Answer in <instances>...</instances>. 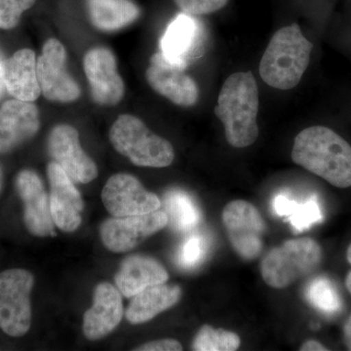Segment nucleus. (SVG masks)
<instances>
[{"label": "nucleus", "instance_id": "nucleus-1", "mask_svg": "<svg viewBox=\"0 0 351 351\" xmlns=\"http://www.w3.org/2000/svg\"><path fill=\"white\" fill-rule=\"evenodd\" d=\"M291 157L336 188L351 186V145L328 127L311 126L300 132Z\"/></svg>", "mask_w": 351, "mask_h": 351}, {"label": "nucleus", "instance_id": "nucleus-2", "mask_svg": "<svg viewBox=\"0 0 351 351\" xmlns=\"http://www.w3.org/2000/svg\"><path fill=\"white\" fill-rule=\"evenodd\" d=\"M258 90L250 71L232 73L226 78L218 97L215 114L225 127L228 144L237 149L257 141Z\"/></svg>", "mask_w": 351, "mask_h": 351}, {"label": "nucleus", "instance_id": "nucleus-3", "mask_svg": "<svg viewBox=\"0 0 351 351\" xmlns=\"http://www.w3.org/2000/svg\"><path fill=\"white\" fill-rule=\"evenodd\" d=\"M313 48L299 25L282 27L274 34L263 53L258 68L261 77L276 89H292L306 73Z\"/></svg>", "mask_w": 351, "mask_h": 351}, {"label": "nucleus", "instance_id": "nucleus-4", "mask_svg": "<svg viewBox=\"0 0 351 351\" xmlns=\"http://www.w3.org/2000/svg\"><path fill=\"white\" fill-rule=\"evenodd\" d=\"M113 149L141 167L164 168L173 163L175 151L165 138L152 133L138 117L121 114L110 130Z\"/></svg>", "mask_w": 351, "mask_h": 351}, {"label": "nucleus", "instance_id": "nucleus-5", "mask_svg": "<svg viewBox=\"0 0 351 351\" xmlns=\"http://www.w3.org/2000/svg\"><path fill=\"white\" fill-rule=\"evenodd\" d=\"M322 248L309 237L287 240L271 249L261 263L263 281L274 289H284L319 267Z\"/></svg>", "mask_w": 351, "mask_h": 351}, {"label": "nucleus", "instance_id": "nucleus-6", "mask_svg": "<svg viewBox=\"0 0 351 351\" xmlns=\"http://www.w3.org/2000/svg\"><path fill=\"white\" fill-rule=\"evenodd\" d=\"M34 277L22 269L0 274V329L14 338L29 332L32 324L31 293Z\"/></svg>", "mask_w": 351, "mask_h": 351}, {"label": "nucleus", "instance_id": "nucleus-7", "mask_svg": "<svg viewBox=\"0 0 351 351\" xmlns=\"http://www.w3.org/2000/svg\"><path fill=\"white\" fill-rule=\"evenodd\" d=\"M228 241L245 261L256 260L262 253L267 225L257 208L248 201L234 200L221 213Z\"/></svg>", "mask_w": 351, "mask_h": 351}, {"label": "nucleus", "instance_id": "nucleus-8", "mask_svg": "<svg viewBox=\"0 0 351 351\" xmlns=\"http://www.w3.org/2000/svg\"><path fill=\"white\" fill-rule=\"evenodd\" d=\"M66 48L61 41L49 38L36 60V73L41 94L46 100L71 103L80 98L82 89L66 69Z\"/></svg>", "mask_w": 351, "mask_h": 351}, {"label": "nucleus", "instance_id": "nucleus-9", "mask_svg": "<svg viewBox=\"0 0 351 351\" xmlns=\"http://www.w3.org/2000/svg\"><path fill=\"white\" fill-rule=\"evenodd\" d=\"M167 226V215L159 210L138 216L114 217L101 223V239L113 253H126Z\"/></svg>", "mask_w": 351, "mask_h": 351}, {"label": "nucleus", "instance_id": "nucleus-10", "mask_svg": "<svg viewBox=\"0 0 351 351\" xmlns=\"http://www.w3.org/2000/svg\"><path fill=\"white\" fill-rule=\"evenodd\" d=\"M101 200L112 216L129 217L160 209L158 196L147 191L137 178L125 173L112 176L101 191Z\"/></svg>", "mask_w": 351, "mask_h": 351}, {"label": "nucleus", "instance_id": "nucleus-11", "mask_svg": "<svg viewBox=\"0 0 351 351\" xmlns=\"http://www.w3.org/2000/svg\"><path fill=\"white\" fill-rule=\"evenodd\" d=\"M47 145L51 158L73 182L89 184L98 177V167L83 151L80 133L75 127L69 124L53 127Z\"/></svg>", "mask_w": 351, "mask_h": 351}, {"label": "nucleus", "instance_id": "nucleus-12", "mask_svg": "<svg viewBox=\"0 0 351 351\" xmlns=\"http://www.w3.org/2000/svg\"><path fill=\"white\" fill-rule=\"evenodd\" d=\"M83 69L95 103L105 107L119 105L125 94V85L117 71V58L106 47L87 51Z\"/></svg>", "mask_w": 351, "mask_h": 351}, {"label": "nucleus", "instance_id": "nucleus-13", "mask_svg": "<svg viewBox=\"0 0 351 351\" xmlns=\"http://www.w3.org/2000/svg\"><path fill=\"white\" fill-rule=\"evenodd\" d=\"M184 68L171 63L162 53L152 55L151 64L145 71L149 86L164 98L180 107L195 106L199 98V89L195 80Z\"/></svg>", "mask_w": 351, "mask_h": 351}, {"label": "nucleus", "instance_id": "nucleus-14", "mask_svg": "<svg viewBox=\"0 0 351 351\" xmlns=\"http://www.w3.org/2000/svg\"><path fill=\"white\" fill-rule=\"evenodd\" d=\"M205 32L195 16L181 13L168 25L161 38V53L171 63L186 69L204 52Z\"/></svg>", "mask_w": 351, "mask_h": 351}, {"label": "nucleus", "instance_id": "nucleus-15", "mask_svg": "<svg viewBox=\"0 0 351 351\" xmlns=\"http://www.w3.org/2000/svg\"><path fill=\"white\" fill-rule=\"evenodd\" d=\"M50 184V210L53 221L64 232H73L82 223L84 202L75 182L56 162L47 166Z\"/></svg>", "mask_w": 351, "mask_h": 351}, {"label": "nucleus", "instance_id": "nucleus-16", "mask_svg": "<svg viewBox=\"0 0 351 351\" xmlns=\"http://www.w3.org/2000/svg\"><path fill=\"white\" fill-rule=\"evenodd\" d=\"M16 189L24 203V221L34 237L55 235L50 199L43 180L34 171H21L16 177Z\"/></svg>", "mask_w": 351, "mask_h": 351}, {"label": "nucleus", "instance_id": "nucleus-17", "mask_svg": "<svg viewBox=\"0 0 351 351\" xmlns=\"http://www.w3.org/2000/svg\"><path fill=\"white\" fill-rule=\"evenodd\" d=\"M40 128L39 110L32 101L13 99L0 107V154L31 140Z\"/></svg>", "mask_w": 351, "mask_h": 351}, {"label": "nucleus", "instance_id": "nucleus-18", "mask_svg": "<svg viewBox=\"0 0 351 351\" xmlns=\"http://www.w3.org/2000/svg\"><path fill=\"white\" fill-rule=\"evenodd\" d=\"M124 309L119 289L110 283L95 289L93 306L83 315V334L90 341L105 338L121 322Z\"/></svg>", "mask_w": 351, "mask_h": 351}, {"label": "nucleus", "instance_id": "nucleus-19", "mask_svg": "<svg viewBox=\"0 0 351 351\" xmlns=\"http://www.w3.org/2000/svg\"><path fill=\"white\" fill-rule=\"evenodd\" d=\"M168 278L167 270L158 261L147 256L134 255L122 262L114 281L124 297L133 298L149 286L166 283Z\"/></svg>", "mask_w": 351, "mask_h": 351}, {"label": "nucleus", "instance_id": "nucleus-20", "mask_svg": "<svg viewBox=\"0 0 351 351\" xmlns=\"http://www.w3.org/2000/svg\"><path fill=\"white\" fill-rule=\"evenodd\" d=\"M36 60V53L31 49L18 50L5 60L4 84L14 99L34 103L40 96Z\"/></svg>", "mask_w": 351, "mask_h": 351}, {"label": "nucleus", "instance_id": "nucleus-21", "mask_svg": "<svg viewBox=\"0 0 351 351\" xmlns=\"http://www.w3.org/2000/svg\"><path fill=\"white\" fill-rule=\"evenodd\" d=\"M181 297L180 286L165 283L149 286L132 298L126 311L127 320L134 325L147 322L177 304Z\"/></svg>", "mask_w": 351, "mask_h": 351}, {"label": "nucleus", "instance_id": "nucleus-22", "mask_svg": "<svg viewBox=\"0 0 351 351\" xmlns=\"http://www.w3.org/2000/svg\"><path fill=\"white\" fill-rule=\"evenodd\" d=\"M89 19L101 32H115L131 25L141 10L132 0H86Z\"/></svg>", "mask_w": 351, "mask_h": 351}, {"label": "nucleus", "instance_id": "nucleus-23", "mask_svg": "<svg viewBox=\"0 0 351 351\" xmlns=\"http://www.w3.org/2000/svg\"><path fill=\"white\" fill-rule=\"evenodd\" d=\"M163 206L168 217V225L177 232H189L199 223V208L195 200L182 189H173L167 191L164 195Z\"/></svg>", "mask_w": 351, "mask_h": 351}, {"label": "nucleus", "instance_id": "nucleus-24", "mask_svg": "<svg viewBox=\"0 0 351 351\" xmlns=\"http://www.w3.org/2000/svg\"><path fill=\"white\" fill-rule=\"evenodd\" d=\"M274 210L278 216L287 219L297 232L308 230L314 223L322 221L323 218L319 203L315 196L306 202L300 203L288 196L279 195L274 198Z\"/></svg>", "mask_w": 351, "mask_h": 351}, {"label": "nucleus", "instance_id": "nucleus-25", "mask_svg": "<svg viewBox=\"0 0 351 351\" xmlns=\"http://www.w3.org/2000/svg\"><path fill=\"white\" fill-rule=\"evenodd\" d=\"M306 298L314 308L327 315L338 313L343 307L336 286L325 276H317L309 281L306 288Z\"/></svg>", "mask_w": 351, "mask_h": 351}, {"label": "nucleus", "instance_id": "nucleus-26", "mask_svg": "<svg viewBox=\"0 0 351 351\" xmlns=\"http://www.w3.org/2000/svg\"><path fill=\"white\" fill-rule=\"evenodd\" d=\"M241 345V339L235 332L225 329H215L210 325H203L193 341L195 351H234Z\"/></svg>", "mask_w": 351, "mask_h": 351}, {"label": "nucleus", "instance_id": "nucleus-27", "mask_svg": "<svg viewBox=\"0 0 351 351\" xmlns=\"http://www.w3.org/2000/svg\"><path fill=\"white\" fill-rule=\"evenodd\" d=\"M207 251V242L201 235H193L184 241L178 255V263L184 269H193L197 267Z\"/></svg>", "mask_w": 351, "mask_h": 351}, {"label": "nucleus", "instance_id": "nucleus-28", "mask_svg": "<svg viewBox=\"0 0 351 351\" xmlns=\"http://www.w3.org/2000/svg\"><path fill=\"white\" fill-rule=\"evenodd\" d=\"M36 0H0V29H12Z\"/></svg>", "mask_w": 351, "mask_h": 351}, {"label": "nucleus", "instance_id": "nucleus-29", "mask_svg": "<svg viewBox=\"0 0 351 351\" xmlns=\"http://www.w3.org/2000/svg\"><path fill=\"white\" fill-rule=\"evenodd\" d=\"M182 12L191 16L208 15L223 8L228 0H174Z\"/></svg>", "mask_w": 351, "mask_h": 351}, {"label": "nucleus", "instance_id": "nucleus-30", "mask_svg": "<svg viewBox=\"0 0 351 351\" xmlns=\"http://www.w3.org/2000/svg\"><path fill=\"white\" fill-rule=\"evenodd\" d=\"M138 351H181L182 346L177 339H164L159 341H149L145 345L138 346Z\"/></svg>", "mask_w": 351, "mask_h": 351}, {"label": "nucleus", "instance_id": "nucleus-31", "mask_svg": "<svg viewBox=\"0 0 351 351\" xmlns=\"http://www.w3.org/2000/svg\"><path fill=\"white\" fill-rule=\"evenodd\" d=\"M301 351H327L329 350L326 348L320 343L319 341H315V339H309V341H306V343H302L301 348H300Z\"/></svg>", "mask_w": 351, "mask_h": 351}, {"label": "nucleus", "instance_id": "nucleus-32", "mask_svg": "<svg viewBox=\"0 0 351 351\" xmlns=\"http://www.w3.org/2000/svg\"><path fill=\"white\" fill-rule=\"evenodd\" d=\"M6 58L4 57L3 52L0 49V101L5 94L6 88L4 84L3 71H4V63H5Z\"/></svg>", "mask_w": 351, "mask_h": 351}, {"label": "nucleus", "instance_id": "nucleus-33", "mask_svg": "<svg viewBox=\"0 0 351 351\" xmlns=\"http://www.w3.org/2000/svg\"><path fill=\"white\" fill-rule=\"evenodd\" d=\"M343 341L348 350H351V315L346 320L345 326H343Z\"/></svg>", "mask_w": 351, "mask_h": 351}, {"label": "nucleus", "instance_id": "nucleus-34", "mask_svg": "<svg viewBox=\"0 0 351 351\" xmlns=\"http://www.w3.org/2000/svg\"><path fill=\"white\" fill-rule=\"evenodd\" d=\"M346 287L348 289V292L351 294V271L348 274L346 278Z\"/></svg>", "mask_w": 351, "mask_h": 351}, {"label": "nucleus", "instance_id": "nucleus-35", "mask_svg": "<svg viewBox=\"0 0 351 351\" xmlns=\"http://www.w3.org/2000/svg\"><path fill=\"white\" fill-rule=\"evenodd\" d=\"M2 186H3V171L0 166V193H1Z\"/></svg>", "mask_w": 351, "mask_h": 351}, {"label": "nucleus", "instance_id": "nucleus-36", "mask_svg": "<svg viewBox=\"0 0 351 351\" xmlns=\"http://www.w3.org/2000/svg\"><path fill=\"white\" fill-rule=\"evenodd\" d=\"M346 258H348V262L351 265V244L348 247V252H346Z\"/></svg>", "mask_w": 351, "mask_h": 351}]
</instances>
